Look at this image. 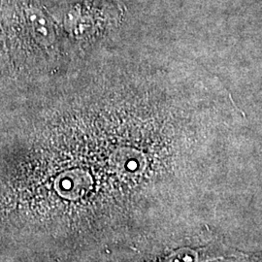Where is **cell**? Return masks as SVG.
I'll use <instances>...</instances> for the list:
<instances>
[{"label": "cell", "mask_w": 262, "mask_h": 262, "mask_svg": "<svg viewBox=\"0 0 262 262\" xmlns=\"http://www.w3.org/2000/svg\"><path fill=\"white\" fill-rule=\"evenodd\" d=\"M92 185V179L86 172L75 169L66 171L56 179V189L61 196L75 200L84 196Z\"/></svg>", "instance_id": "6da1fadb"}, {"label": "cell", "mask_w": 262, "mask_h": 262, "mask_svg": "<svg viewBox=\"0 0 262 262\" xmlns=\"http://www.w3.org/2000/svg\"><path fill=\"white\" fill-rule=\"evenodd\" d=\"M114 167L123 174L137 173L143 166V159L135 150L121 149L117 150L112 157Z\"/></svg>", "instance_id": "7a4b0ae2"}]
</instances>
